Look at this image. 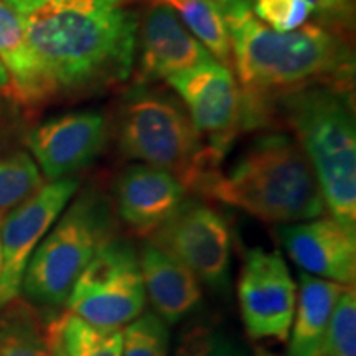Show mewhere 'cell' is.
<instances>
[{"label":"cell","instance_id":"cell-1","mask_svg":"<svg viewBox=\"0 0 356 356\" xmlns=\"http://www.w3.org/2000/svg\"><path fill=\"white\" fill-rule=\"evenodd\" d=\"M231 61L243 97V131L270 126V104L310 84L350 92L355 56L348 40L320 24L277 32L257 19L251 0L221 2Z\"/></svg>","mask_w":356,"mask_h":356},{"label":"cell","instance_id":"cell-2","mask_svg":"<svg viewBox=\"0 0 356 356\" xmlns=\"http://www.w3.org/2000/svg\"><path fill=\"white\" fill-rule=\"evenodd\" d=\"M126 2L43 0L22 15L56 96L99 95L132 76L140 15Z\"/></svg>","mask_w":356,"mask_h":356},{"label":"cell","instance_id":"cell-3","mask_svg":"<svg viewBox=\"0 0 356 356\" xmlns=\"http://www.w3.org/2000/svg\"><path fill=\"white\" fill-rule=\"evenodd\" d=\"M195 191L279 226L314 220L327 210L299 142L277 131L257 136L226 170L210 172Z\"/></svg>","mask_w":356,"mask_h":356},{"label":"cell","instance_id":"cell-4","mask_svg":"<svg viewBox=\"0 0 356 356\" xmlns=\"http://www.w3.org/2000/svg\"><path fill=\"white\" fill-rule=\"evenodd\" d=\"M348 95L310 84L279 96L274 104L314 168L325 208L356 231V129Z\"/></svg>","mask_w":356,"mask_h":356},{"label":"cell","instance_id":"cell-5","mask_svg":"<svg viewBox=\"0 0 356 356\" xmlns=\"http://www.w3.org/2000/svg\"><path fill=\"white\" fill-rule=\"evenodd\" d=\"M114 131L124 157L173 173L186 191L221 167L184 102L165 89L134 83L119 101Z\"/></svg>","mask_w":356,"mask_h":356},{"label":"cell","instance_id":"cell-6","mask_svg":"<svg viewBox=\"0 0 356 356\" xmlns=\"http://www.w3.org/2000/svg\"><path fill=\"white\" fill-rule=\"evenodd\" d=\"M113 202L99 190L74 195L26 264L20 293L30 305L60 309L96 252L115 236Z\"/></svg>","mask_w":356,"mask_h":356},{"label":"cell","instance_id":"cell-7","mask_svg":"<svg viewBox=\"0 0 356 356\" xmlns=\"http://www.w3.org/2000/svg\"><path fill=\"white\" fill-rule=\"evenodd\" d=\"M145 305L139 251L118 234L96 252L66 300L70 314L109 330H122Z\"/></svg>","mask_w":356,"mask_h":356},{"label":"cell","instance_id":"cell-8","mask_svg":"<svg viewBox=\"0 0 356 356\" xmlns=\"http://www.w3.org/2000/svg\"><path fill=\"white\" fill-rule=\"evenodd\" d=\"M149 241L188 267L204 286L228 289L233 236L226 218L208 203L185 198Z\"/></svg>","mask_w":356,"mask_h":356},{"label":"cell","instance_id":"cell-9","mask_svg":"<svg viewBox=\"0 0 356 356\" xmlns=\"http://www.w3.org/2000/svg\"><path fill=\"white\" fill-rule=\"evenodd\" d=\"M79 190L78 177L43 184L0 221V309L20 296L33 251Z\"/></svg>","mask_w":356,"mask_h":356},{"label":"cell","instance_id":"cell-10","mask_svg":"<svg viewBox=\"0 0 356 356\" xmlns=\"http://www.w3.org/2000/svg\"><path fill=\"white\" fill-rule=\"evenodd\" d=\"M241 320L252 341H287L297 305V284L279 251L249 249L238 279Z\"/></svg>","mask_w":356,"mask_h":356},{"label":"cell","instance_id":"cell-11","mask_svg":"<svg viewBox=\"0 0 356 356\" xmlns=\"http://www.w3.org/2000/svg\"><path fill=\"white\" fill-rule=\"evenodd\" d=\"M167 83L184 102L204 144L225 160L243 132V97L229 66L213 60L180 71Z\"/></svg>","mask_w":356,"mask_h":356},{"label":"cell","instance_id":"cell-12","mask_svg":"<svg viewBox=\"0 0 356 356\" xmlns=\"http://www.w3.org/2000/svg\"><path fill=\"white\" fill-rule=\"evenodd\" d=\"M109 139V122L99 109L56 115L30 129L25 142L48 181L74 177L99 157Z\"/></svg>","mask_w":356,"mask_h":356},{"label":"cell","instance_id":"cell-13","mask_svg":"<svg viewBox=\"0 0 356 356\" xmlns=\"http://www.w3.org/2000/svg\"><path fill=\"white\" fill-rule=\"evenodd\" d=\"M213 60L211 53L190 33L172 8L152 2L139 17L136 83L152 84Z\"/></svg>","mask_w":356,"mask_h":356},{"label":"cell","instance_id":"cell-14","mask_svg":"<svg viewBox=\"0 0 356 356\" xmlns=\"http://www.w3.org/2000/svg\"><path fill=\"white\" fill-rule=\"evenodd\" d=\"M287 256L302 273L341 286H355L356 231L332 216L280 225L275 229Z\"/></svg>","mask_w":356,"mask_h":356},{"label":"cell","instance_id":"cell-15","mask_svg":"<svg viewBox=\"0 0 356 356\" xmlns=\"http://www.w3.org/2000/svg\"><path fill=\"white\" fill-rule=\"evenodd\" d=\"M186 188L173 173L145 163L124 168L114 186L115 215L132 234L149 238L180 207Z\"/></svg>","mask_w":356,"mask_h":356},{"label":"cell","instance_id":"cell-16","mask_svg":"<svg viewBox=\"0 0 356 356\" xmlns=\"http://www.w3.org/2000/svg\"><path fill=\"white\" fill-rule=\"evenodd\" d=\"M139 266L147 300L168 325L188 317L200 305L203 289L197 275L150 241L142 244Z\"/></svg>","mask_w":356,"mask_h":356},{"label":"cell","instance_id":"cell-17","mask_svg":"<svg viewBox=\"0 0 356 356\" xmlns=\"http://www.w3.org/2000/svg\"><path fill=\"white\" fill-rule=\"evenodd\" d=\"M0 61L15 86L17 106L37 108L56 97L51 81L26 38L22 15L6 0H0Z\"/></svg>","mask_w":356,"mask_h":356},{"label":"cell","instance_id":"cell-18","mask_svg":"<svg viewBox=\"0 0 356 356\" xmlns=\"http://www.w3.org/2000/svg\"><path fill=\"white\" fill-rule=\"evenodd\" d=\"M299 282L287 356H320L333 307L345 286L302 270Z\"/></svg>","mask_w":356,"mask_h":356},{"label":"cell","instance_id":"cell-19","mask_svg":"<svg viewBox=\"0 0 356 356\" xmlns=\"http://www.w3.org/2000/svg\"><path fill=\"white\" fill-rule=\"evenodd\" d=\"M51 356H121L122 330L99 328L66 312L48 325Z\"/></svg>","mask_w":356,"mask_h":356},{"label":"cell","instance_id":"cell-20","mask_svg":"<svg viewBox=\"0 0 356 356\" xmlns=\"http://www.w3.org/2000/svg\"><path fill=\"white\" fill-rule=\"evenodd\" d=\"M175 12L190 33L221 65L231 63V42L216 0H150Z\"/></svg>","mask_w":356,"mask_h":356},{"label":"cell","instance_id":"cell-21","mask_svg":"<svg viewBox=\"0 0 356 356\" xmlns=\"http://www.w3.org/2000/svg\"><path fill=\"white\" fill-rule=\"evenodd\" d=\"M0 312V356H51L48 327L33 305L10 302Z\"/></svg>","mask_w":356,"mask_h":356},{"label":"cell","instance_id":"cell-22","mask_svg":"<svg viewBox=\"0 0 356 356\" xmlns=\"http://www.w3.org/2000/svg\"><path fill=\"white\" fill-rule=\"evenodd\" d=\"M42 185L43 175L30 152L0 140V213L24 202Z\"/></svg>","mask_w":356,"mask_h":356},{"label":"cell","instance_id":"cell-23","mask_svg":"<svg viewBox=\"0 0 356 356\" xmlns=\"http://www.w3.org/2000/svg\"><path fill=\"white\" fill-rule=\"evenodd\" d=\"M173 356H252L251 348L216 322H198L185 328Z\"/></svg>","mask_w":356,"mask_h":356},{"label":"cell","instance_id":"cell-24","mask_svg":"<svg viewBox=\"0 0 356 356\" xmlns=\"http://www.w3.org/2000/svg\"><path fill=\"white\" fill-rule=\"evenodd\" d=\"M168 323L152 310H144L122 328L121 356H168Z\"/></svg>","mask_w":356,"mask_h":356},{"label":"cell","instance_id":"cell-25","mask_svg":"<svg viewBox=\"0 0 356 356\" xmlns=\"http://www.w3.org/2000/svg\"><path fill=\"white\" fill-rule=\"evenodd\" d=\"M320 356H356V292L345 286L333 307Z\"/></svg>","mask_w":356,"mask_h":356},{"label":"cell","instance_id":"cell-26","mask_svg":"<svg viewBox=\"0 0 356 356\" xmlns=\"http://www.w3.org/2000/svg\"><path fill=\"white\" fill-rule=\"evenodd\" d=\"M254 15L277 32H291L309 24L312 8L305 0H251Z\"/></svg>","mask_w":356,"mask_h":356},{"label":"cell","instance_id":"cell-27","mask_svg":"<svg viewBox=\"0 0 356 356\" xmlns=\"http://www.w3.org/2000/svg\"><path fill=\"white\" fill-rule=\"evenodd\" d=\"M312 8V15H317L320 25L340 32L353 25V2L351 0H305Z\"/></svg>","mask_w":356,"mask_h":356},{"label":"cell","instance_id":"cell-28","mask_svg":"<svg viewBox=\"0 0 356 356\" xmlns=\"http://www.w3.org/2000/svg\"><path fill=\"white\" fill-rule=\"evenodd\" d=\"M0 101H8L17 104V92L15 86H13L10 74L2 61H0Z\"/></svg>","mask_w":356,"mask_h":356},{"label":"cell","instance_id":"cell-29","mask_svg":"<svg viewBox=\"0 0 356 356\" xmlns=\"http://www.w3.org/2000/svg\"><path fill=\"white\" fill-rule=\"evenodd\" d=\"M6 2L13 8V10L19 12L20 15H24V13L35 10L43 0H6Z\"/></svg>","mask_w":356,"mask_h":356},{"label":"cell","instance_id":"cell-30","mask_svg":"<svg viewBox=\"0 0 356 356\" xmlns=\"http://www.w3.org/2000/svg\"><path fill=\"white\" fill-rule=\"evenodd\" d=\"M216 2L221 3V2H229V0H216Z\"/></svg>","mask_w":356,"mask_h":356},{"label":"cell","instance_id":"cell-31","mask_svg":"<svg viewBox=\"0 0 356 356\" xmlns=\"http://www.w3.org/2000/svg\"><path fill=\"white\" fill-rule=\"evenodd\" d=\"M2 216H3V215H2V213H0V221H2Z\"/></svg>","mask_w":356,"mask_h":356}]
</instances>
